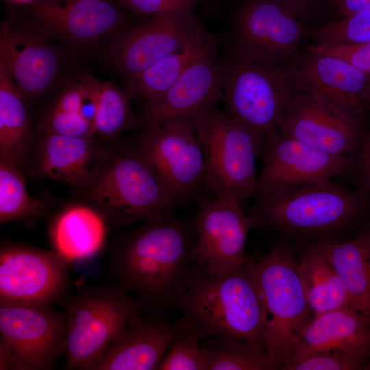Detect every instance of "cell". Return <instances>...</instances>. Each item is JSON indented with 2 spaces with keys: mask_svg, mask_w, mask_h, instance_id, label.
<instances>
[{
  "mask_svg": "<svg viewBox=\"0 0 370 370\" xmlns=\"http://www.w3.org/2000/svg\"><path fill=\"white\" fill-rule=\"evenodd\" d=\"M304 22L279 0H247L235 18L236 51L269 63L293 61L304 37Z\"/></svg>",
  "mask_w": 370,
  "mask_h": 370,
  "instance_id": "14",
  "label": "cell"
},
{
  "mask_svg": "<svg viewBox=\"0 0 370 370\" xmlns=\"http://www.w3.org/2000/svg\"><path fill=\"white\" fill-rule=\"evenodd\" d=\"M366 370H370V358H369V360L368 361V363H367V367H366Z\"/></svg>",
  "mask_w": 370,
  "mask_h": 370,
  "instance_id": "44",
  "label": "cell"
},
{
  "mask_svg": "<svg viewBox=\"0 0 370 370\" xmlns=\"http://www.w3.org/2000/svg\"><path fill=\"white\" fill-rule=\"evenodd\" d=\"M45 133L90 138L95 135L92 126L76 111L55 106L48 113L43 123Z\"/></svg>",
  "mask_w": 370,
  "mask_h": 370,
  "instance_id": "35",
  "label": "cell"
},
{
  "mask_svg": "<svg viewBox=\"0 0 370 370\" xmlns=\"http://www.w3.org/2000/svg\"><path fill=\"white\" fill-rule=\"evenodd\" d=\"M365 98L368 107H370V82L367 84V86L365 92Z\"/></svg>",
  "mask_w": 370,
  "mask_h": 370,
  "instance_id": "41",
  "label": "cell"
},
{
  "mask_svg": "<svg viewBox=\"0 0 370 370\" xmlns=\"http://www.w3.org/2000/svg\"><path fill=\"white\" fill-rule=\"evenodd\" d=\"M198 0H119L134 13L151 17L182 10H195Z\"/></svg>",
  "mask_w": 370,
  "mask_h": 370,
  "instance_id": "36",
  "label": "cell"
},
{
  "mask_svg": "<svg viewBox=\"0 0 370 370\" xmlns=\"http://www.w3.org/2000/svg\"><path fill=\"white\" fill-rule=\"evenodd\" d=\"M192 119L204 152L207 185L216 197L230 198L243 207L253 197L258 176L252 136L217 103Z\"/></svg>",
  "mask_w": 370,
  "mask_h": 370,
  "instance_id": "7",
  "label": "cell"
},
{
  "mask_svg": "<svg viewBox=\"0 0 370 370\" xmlns=\"http://www.w3.org/2000/svg\"><path fill=\"white\" fill-rule=\"evenodd\" d=\"M199 336L187 330L173 341L158 370H206L208 354Z\"/></svg>",
  "mask_w": 370,
  "mask_h": 370,
  "instance_id": "34",
  "label": "cell"
},
{
  "mask_svg": "<svg viewBox=\"0 0 370 370\" xmlns=\"http://www.w3.org/2000/svg\"><path fill=\"white\" fill-rule=\"evenodd\" d=\"M367 350H321L297 339L288 349L283 370H366Z\"/></svg>",
  "mask_w": 370,
  "mask_h": 370,
  "instance_id": "30",
  "label": "cell"
},
{
  "mask_svg": "<svg viewBox=\"0 0 370 370\" xmlns=\"http://www.w3.org/2000/svg\"><path fill=\"white\" fill-rule=\"evenodd\" d=\"M295 60L269 63L236 51L225 66L226 112L251 134L262 159L291 99L301 88Z\"/></svg>",
  "mask_w": 370,
  "mask_h": 370,
  "instance_id": "4",
  "label": "cell"
},
{
  "mask_svg": "<svg viewBox=\"0 0 370 370\" xmlns=\"http://www.w3.org/2000/svg\"><path fill=\"white\" fill-rule=\"evenodd\" d=\"M179 308L187 330L201 340L228 337L267 351L263 307L250 258L222 273L195 264Z\"/></svg>",
  "mask_w": 370,
  "mask_h": 370,
  "instance_id": "2",
  "label": "cell"
},
{
  "mask_svg": "<svg viewBox=\"0 0 370 370\" xmlns=\"http://www.w3.org/2000/svg\"><path fill=\"white\" fill-rule=\"evenodd\" d=\"M91 138L45 133L38 148V173L75 186L92 184L105 166Z\"/></svg>",
  "mask_w": 370,
  "mask_h": 370,
  "instance_id": "22",
  "label": "cell"
},
{
  "mask_svg": "<svg viewBox=\"0 0 370 370\" xmlns=\"http://www.w3.org/2000/svg\"><path fill=\"white\" fill-rule=\"evenodd\" d=\"M321 350L370 351V321L352 306L313 315L299 336Z\"/></svg>",
  "mask_w": 370,
  "mask_h": 370,
  "instance_id": "25",
  "label": "cell"
},
{
  "mask_svg": "<svg viewBox=\"0 0 370 370\" xmlns=\"http://www.w3.org/2000/svg\"><path fill=\"white\" fill-rule=\"evenodd\" d=\"M106 232L100 212L79 205L65 209L54 219L49 236L54 250L71 262L90 258L100 251Z\"/></svg>",
  "mask_w": 370,
  "mask_h": 370,
  "instance_id": "24",
  "label": "cell"
},
{
  "mask_svg": "<svg viewBox=\"0 0 370 370\" xmlns=\"http://www.w3.org/2000/svg\"><path fill=\"white\" fill-rule=\"evenodd\" d=\"M136 147L175 206L207 185L204 152L192 118L144 128Z\"/></svg>",
  "mask_w": 370,
  "mask_h": 370,
  "instance_id": "9",
  "label": "cell"
},
{
  "mask_svg": "<svg viewBox=\"0 0 370 370\" xmlns=\"http://www.w3.org/2000/svg\"><path fill=\"white\" fill-rule=\"evenodd\" d=\"M278 131L321 151H358L367 131L363 118L349 114L301 86L284 112Z\"/></svg>",
  "mask_w": 370,
  "mask_h": 370,
  "instance_id": "11",
  "label": "cell"
},
{
  "mask_svg": "<svg viewBox=\"0 0 370 370\" xmlns=\"http://www.w3.org/2000/svg\"><path fill=\"white\" fill-rule=\"evenodd\" d=\"M369 212L368 195L329 180L256 199L247 214L257 230L322 243L349 239L347 234L362 225Z\"/></svg>",
  "mask_w": 370,
  "mask_h": 370,
  "instance_id": "3",
  "label": "cell"
},
{
  "mask_svg": "<svg viewBox=\"0 0 370 370\" xmlns=\"http://www.w3.org/2000/svg\"><path fill=\"white\" fill-rule=\"evenodd\" d=\"M194 227L197 237L195 264L222 273L245 263V244L252 223L234 199L215 197L199 201Z\"/></svg>",
  "mask_w": 370,
  "mask_h": 370,
  "instance_id": "15",
  "label": "cell"
},
{
  "mask_svg": "<svg viewBox=\"0 0 370 370\" xmlns=\"http://www.w3.org/2000/svg\"><path fill=\"white\" fill-rule=\"evenodd\" d=\"M193 226L167 214L145 221L123 236L111 261L117 285L136 296L144 309L179 308L195 264Z\"/></svg>",
  "mask_w": 370,
  "mask_h": 370,
  "instance_id": "1",
  "label": "cell"
},
{
  "mask_svg": "<svg viewBox=\"0 0 370 370\" xmlns=\"http://www.w3.org/2000/svg\"><path fill=\"white\" fill-rule=\"evenodd\" d=\"M217 41L203 27L184 47L127 79L130 97L151 99L168 90L195 60L217 50Z\"/></svg>",
  "mask_w": 370,
  "mask_h": 370,
  "instance_id": "26",
  "label": "cell"
},
{
  "mask_svg": "<svg viewBox=\"0 0 370 370\" xmlns=\"http://www.w3.org/2000/svg\"><path fill=\"white\" fill-rule=\"evenodd\" d=\"M254 260L264 315L267 351L282 369L289 348L313 314L299 260L285 238Z\"/></svg>",
  "mask_w": 370,
  "mask_h": 370,
  "instance_id": "6",
  "label": "cell"
},
{
  "mask_svg": "<svg viewBox=\"0 0 370 370\" xmlns=\"http://www.w3.org/2000/svg\"><path fill=\"white\" fill-rule=\"evenodd\" d=\"M186 330L182 319L173 323L138 317L118 334L90 370H158L174 338Z\"/></svg>",
  "mask_w": 370,
  "mask_h": 370,
  "instance_id": "18",
  "label": "cell"
},
{
  "mask_svg": "<svg viewBox=\"0 0 370 370\" xmlns=\"http://www.w3.org/2000/svg\"><path fill=\"white\" fill-rule=\"evenodd\" d=\"M215 53L195 60L168 90L145 101L140 117L143 128L173 119L193 118L223 98L225 66Z\"/></svg>",
  "mask_w": 370,
  "mask_h": 370,
  "instance_id": "17",
  "label": "cell"
},
{
  "mask_svg": "<svg viewBox=\"0 0 370 370\" xmlns=\"http://www.w3.org/2000/svg\"><path fill=\"white\" fill-rule=\"evenodd\" d=\"M64 369L90 370L118 334L143 316L144 308L122 287L82 291L64 304Z\"/></svg>",
  "mask_w": 370,
  "mask_h": 370,
  "instance_id": "5",
  "label": "cell"
},
{
  "mask_svg": "<svg viewBox=\"0 0 370 370\" xmlns=\"http://www.w3.org/2000/svg\"><path fill=\"white\" fill-rule=\"evenodd\" d=\"M69 263L55 250L1 245L0 303L51 308L67 287Z\"/></svg>",
  "mask_w": 370,
  "mask_h": 370,
  "instance_id": "12",
  "label": "cell"
},
{
  "mask_svg": "<svg viewBox=\"0 0 370 370\" xmlns=\"http://www.w3.org/2000/svg\"><path fill=\"white\" fill-rule=\"evenodd\" d=\"M354 158L352 169L356 172L359 182V189L367 195L370 194V128L366 132L363 141Z\"/></svg>",
  "mask_w": 370,
  "mask_h": 370,
  "instance_id": "38",
  "label": "cell"
},
{
  "mask_svg": "<svg viewBox=\"0 0 370 370\" xmlns=\"http://www.w3.org/2000/svg\"><path fill=\"white\" fill-rule=\"evenodd\" d=\"M295 62L302 87L340 109L363 118L368 108L365 92L369 75L344 60L309 48L303 53H298Z\"/></svg>",
  "mask_w": 370,
  "mask_h": 370,
  "instance_id": "19",
  "label": "cell"
},
{
  "mask_svg": "<svg viewBox=\"0 0 370 370\" xmlns=\"http://www.w3.org/2000/svg\"><path fill=\"white\" fill-rule=\"evenodd\" d=\"M300 245L298 260L313 315L352 306L343 282L324 254L312 243L300 242Z\"/></svg>",
  "mask_w": 370,
  "mask_h": 370,
  "instance_id": "27",
  "label": "cell"
},
{
  "mask_svg": "<svg viewBox=\"0 0 370 370\" xmlns=\"http://www.w3.org/2000/svg\"><path fill=\"white\" fill-rule=\"evenodd\" d=\"M324 5L337 18L370 10V0H325Z\"/></svg>",
  "mask_w": 370,
  "mask_h": 370,
  "instance_id": "39",
  "label": "cell"
},
{
  "mask_svg": "<svg viewBox=\"0 0 370 370\" xmlns=\"http://www.w3.org/2000/svg\"><path fill=\"white\" fill-rule=\"evenodd\" d=\"M14 164L0 160V222L36 217L46 211L45 203L31 196Z\"/></svg>",
  "mask_w": 370,
  "mask_h": 370,
  "instance_id": "31",
  "label": "cell"
},
{
  "mask_svg": "<svg viewBox=\"0 0 370 370\" xmlns=\"http://www.w3.org/2000/svg\"><path fill=\"white\" fill-rule=\"evenodd\" d=\"M253 197H277L312 184L331 180L352 169L354 158L316 149L279 131L271 138L262 157Z\"/></svg>",
  "mask_w": 370,
  "mask_h": 370,
  "instance_id": "10",
  "label": "cell"
},
{
  "mask_svg": "<svg viewBox=\"0 0 370 370\" xmlns=\"http://www.w3.org/2000/svg\"><path fill=\"white\" fill-rule=\"evenodd\" d=\"M313 244L341 279L352 306L370 321V230L365 226L347 240Z\"/></svg>",
  "mask_w": 370,
  "mask_h": 370,
  "instance_id": "23",
  "label": "cell"
},
{
  "mask_svg": "<svg viewBox=\"0 0 370 370\" xmlns=\"http://www.w3.org/2000/svg\"><path fill=\"white\" fill-rule=\"evenodd\" d=\"M365 227L369 230H370V212H369V214L368 217H367V224H366Z\"/></svg>",
  "mask_w": 370,
  "mask_h": 370,
  "instance_id": "43",
  "label": "cell"
},
{
  "mask_svg": "<svg viewBox=\"0 0 370 370\" xmlns=\"http://www.w3.org/2000/svg\"><path fill=\"white\" fill-rule=\"evenodd\" d=\"M65 312L50 308L0 303V343L16 369L49 370L64 353Z\"/></svg>",
  "mask_w": 370,
  "mask_h": 370,
  "instance_id": "13",
  "label": "cell"
},
{
  "mask_svg": "<svg viewBox=\"0 0 370 370\" xmlns=\"http://www.w3.org/2000/svg\"><path fill=\"white\" fill-rule=\"evenodd\" d=\"M14 2H16V3H29L31 1H33L34 0H12Z\"/></svg>",
  "mask_w": 370,
  "mask_h": 370,
  "instance_id": "42",
  "label": "cell"
},
{
  "mask_svg": "<svg viewBox=\"0 0 370 370\" xmlns=\"http://www.w3.org/2000/svg\"><path fill=\"white\" fill-rule=\"evenodd\" d=\"M36 18L45 28L80 44L97 40L117 29L123 22L119 9L108 0H36Z\"/></svg>",
  "mask_w": 370,
  "mask_h": 370,
  "instance_id": "21",
  "label": "cell"
},
{
  "mask_svg": "<svg viewBox=\"0 0 370 370\" xmlns=\"http://www.w3.org/2000/svg\"><path fill=\"white\" fill-rule=\"evenodd\" d=\"M129 95L111 82H102L95 121V134L118 136L134 123Z\"/></svg>",
  "mask_w": 370,
  "mask_h": 370,
  "instance_id": "32",
  "label": "cell"
},
{
  "mask_svg": "<svg viewBox=\"0 0 370 370\" xmlns=\"http://www.w3.org/2000/svg\"><path fill=\"white\" fill-rule=\"evenodd\" d=\"M0 62L21 92L29 96L46 91L56 79L60 66L59 55L49 44L8 23L1 31Z\"/></svg>",
  "mask_w": 370,
  "mask_h": 370,
  "instance_id": "20",
  "label": "cell"
},
{
  "mask_svg": "<svg viewBox=\"0 0 370 370\" xmlns=\"http://www.w3.org/2000/svg\"><path fill=\"white\" fill-rule=\"evenodd\" d=\"M308 48L344 60L370 75V42L341 44L327 47L309 46Z\"/></svg>",
  "mask_w": 370,
  "mask_h": 370,
  "instance_id": "37",
  "label": "cell"
},
{
  "mask_svg": "<svg viewBox=\"0 0 370 370\" xmlns=\"http://www.w3.org/2000/svg\"><path fill=\"white\" fill-rule=\"evenodd\" d=\"M203 27L195 10L151 17L118 36L112 50V62L128 79L182 49Z\"/></svg>",
  "mask_w": 370,
  "mask_h": 370,
  "instance_id": "16",
  "label": "cell"
},
{
  "mask_svg": "<svg viewBox=\"0 0 370 370\" xmlns=\"http://www.w3.org/2000/svg\"><path fill=\"white\" fill-rule=\"evenodd\" d=\"M66 1H71V0H66Z\"/></svg>",
  "mask_w": 370,
  "mask_h": 370,
  "instance_id": "45",
  "label": "cell"
},
{
  "mask_svg": "<svg viewBox=\"0 0 370 370\" xmlns=\"http://www.w3.org/2000/svg\"><path fill=\"white\" fill-rule=\"evenodd\" d=\"M206 370H275L280 365L266 350L228 337L206 338Z\"/></svg>",
  "mask_w": 370,
  "mask_h": 370,
  "instance_id": "29",
  "label": "cell"
},
{
  "mask_svg": "<svg viewBox=\"0 0 370 370\" xmlns=\"http://www.w3.org/2000/svg\"><path fill=\"white\" fill-rule=\"evenodd\" d=\"M304 37L314 47L370 42V10L336 18L327 24L305 29Z\"/></svg>",
  "mask_w": 370,
  "mask_h": 370,
  "instance_id": "33",
  "label": "cell"
},
{
  "mask_svg": "<svg viewBox=\"0 0 370 370\" xmlns=\"http://www.w3.org/2000/svg\"><path fill=\"white\" fill-rule=\"evenodd\" d=\"M28 137L27 117L21 91L0 62L1 159L16 165L24 156Z\"/></svg>",
  "mask_w": 370,
  "mask_h": 370,
  "instance_id": "28",
  "label": "cell"
},
{
  "mask_svg": "<svg viewBox=\"0 0 370 370\" xmlns=\"http://www.w3.org/2000/svg\"><path fill=\"white\" fill-rule=\"evenodd\" d=\"M90 196L104 217L119 227L168 214L175 206L137 147L103 169Z\"/></svg>",
  "mask_w": 370,
  "mask_h": 370,
  "instance_id": "8",
  "label": "cell"
},
{
  "mask_svg": "<svg viewBox=\"0 0 370 370\" xmlns=\"http://www.w3.org/2000/svg\"><path fill=\"white\" fill-rule=\"evenodd\" d=\"M293 10L304 21L310 18L325 0H279Z\"/></svg>",
  "mask_w": 370,
  "mask_h": 370,
  "instance_id": "40",
  "label": "cell"
}]
</instances>
